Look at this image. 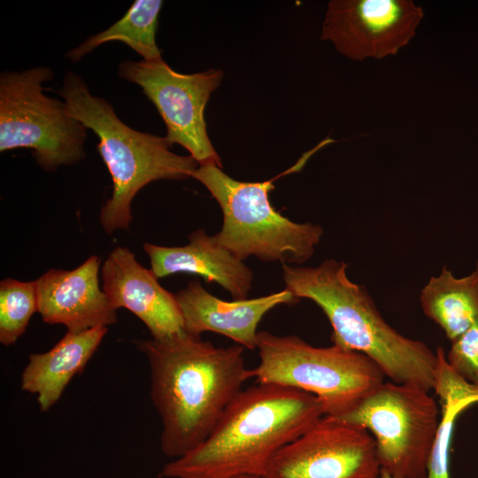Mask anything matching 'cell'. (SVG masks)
Wrapping results in <instances>:
<instances>
[{
  "mask_svg": "<svg viewBox=\"0 0 478 478\" xmlns=\"http://www.w3.org/2000/svg\"><path fill=\"white\" fill-rule=\"evenodd\" d=\"M150 370V397L162 421L160 447L180 458L201 444L251 378L241 345L216 347L186 331L137 340Z\"/></svg>",
  "mask_w": 478,
  "mask_h": 478,
  "instance_id": "obj_1",
  "label": "cell"
},
{
  "mask_svg": "<svg viewBox=\"0 0 478 478\" xmlns=\"http://www.w3.org/2000/svg\"><path fill=\"white\" fill-rule=\"evenodd\" d=\"M324 415L312 394L258 383L230 402L207 438L166 464L161 478H235L263 474L270 459Z\"/></svg>",
  "mask_w": 478,
  "mask_h": 478,
  "instance_id": "obj_2",
  "label": "cell"
},
{
  "mask_svg": "<svg viewBox=\"0 0 478 478\" xmlns=\"http://www.w3.org/2000/svg\"><path fill=\"white\" fill-rule=\"evenodd\" d=\"M347 267L333 258L312 267L282 264V277L297 298L310 299L322 310L333 344L366 355L390 382L433 389L436 351L390 327L366 288L348 278Z\"/></svg>",
  "mask_w": 478,
  "mask_h": 478,
  "instance_id": "obj_3",
  "label": "cell"
},
{
  "mask_svg": "<svg viewBox=\"0 0 478 478\" xmlns=\"http://www.w3.org/2000/svg\"><path fill=\"white\" fill-rule=\"evenodd\" d=\"M58 92L64 98L67 113L99 139L97 150L112 180V196L100 212V223L108 235L128 229L133 199L144 186L158 180L191 177L199 166L192 156L172 152L166 137L140 132L123 123L112 105L92 95L77 73L67 72Z\"/></svg>",
  "mask_w": 478,
  "mask_h": 478,
  "instance_id": "obj_4",
  "label": "cell"
},
{
  "mask_svg": "<svg viewBox=\"0 0 478 478\" xmlns=\"http://www.w3.org/2000/svg\"><path fill=\"white\" fill-rule=\"evenodd\" d=\"M323 146L320 142L289 169L263 182L236 181L215 164L200 165L191 177L205 186L221 208L222 227L215 235L220 243L242 261L250 256L289 265L308 260L323 235L321 226L284 217L272 205L269 192L276 179L299 171Z\"/></svg>",
  "mask_w": 478,
  "mask_h": 478,
  "instance_id": "obj_5",
  "label": "cell"
},
{
  "mask_svg": "<svg viewBox=\"0 0 478 478\" xmlns=\"http://www.w3.org/2000/svg\"><path fill=\"white\" fill-rule=\"evenodd\" d=\"M257 349L259 363L251 369V378L314 395L326 416L347 413L384 382L368 357L335 344L315 347L297 335L258 331Z\"/></svg>",
  "mask_w": 478,
  "mask_h": 478,
  "instance_id": "obj_6",
  "label": "cell"
},
{
  "mask_svg": "<svg viewBox=\"0 0 478 478\" xmlns=\"http://www.w3.org/2000/svg\"><path fill=\"white\" fill-rule=\"evenodd\" d=\"M52 77L46 66L0 75V151L31 149L50 172L84 158L88 129L67 113L65 102L43 95L42 83Z\"/></svg>",
  "mask_w": 478,
  "mask_h": 478,
  "instance_id": "obj_7",
  "label": "cell"
},
{
  "mask_svg": "<svg viewBox=\"0 0 478 478\" xmlns=\"http://www.w3.org/2000/svg\"><path fill=\"white\" fill-rule=\"evenodd\" d=\"M335 419L370 432L381 469L397 478L428 477L441 420L429 391L410 384L382 382L352 410Z\"/></svg>",
  "mask_w": 478,
  "mask_h": 478,
  "instance_id": "obj_8",
  "label": "cell"
},
{
  "mask_svg": "<svg viewBox=\"0 0 478 478\" xmlns=\"http://www.w3.org/2000/svg\"><path fill=\"white\" fill-rule=\"evenodd\" d=\"M118 74L143 89L162 117L166 127V139L171 145L184 147L199 166L215 164L221 168L204 120L205 105L223 78L220 70L180 73L160 58L125 60L119 65Z\"/></svg>",
  "mask_w": 478,
  "mask_h": 478,
  "instance_id": "obj_9",
  "label": "cell"
},
{
  "mask_svg": "<svg viewBox=\"0 0 478 478\" xmlns=\"http://www.w3.org/2000/svg\"><path fill=\"white\" fill-rule=\"evenodd\" d=\"M381 466L372 435L323 415L280 449L266 464L267 478H377Z\"/></svg>",
  "mask_w": 478,
  "mask_h": 478,
  "instance_id": "obj_10",
  "label": "cell"
},
{
  "mask_svg": "<svg viewBox=\"0 0 478 478\" xmlns=\"http://www.w3.org/2000/svg\"><path fill=\"white\" fill-rule=\"evenodd\" d=\"M423 17L412 0H333L320 37L352 60L380 59L407 45Z\"/></svg>",
  "mask_w": 478,
  "mask_h": 478,
  "instance_id": "obj_11",
  "label": "cell"
},
{
  "mask_svg": "<svg viewBox=\"0 0 478 478\" xmlns=\"http://www.w3.org/2000/svg\"><path fill=\"white\" fill-rule=\"evenodd\" d=\"M158 279L123 246L115 247L102 266L103 290L113 307L127 309L144 323L152 338L163 339L185 329L174 294Z\"/></svg>",
  "mask_w": 478,
  "mask_h": 478,
  "instance_id": "obj_12",
  "label": "cell"
},
{
  "mask_svg": "<svg viewBox=\"0 0 478 478\" xmlns=\"http://www.w3.org/2000/svg\"><path fill=\"white\" fill-rule=\"evenodd\" d=\"M100 264L93 255L73 270L51 268L35 280L37 312L44 322L81 332L117 321V309L99 286Z\"/></svg>",
  "mask_w": 478,
  "mask_h": 478,
  "instance_id": "obj_13",
  "label": "cell"
},
{
  "mask_svg": "<svg viewBox=\"0 0 478 478\" xmlns=\"http://www.w3.org/2000/svg\"><path fill=\"white\" fill-rule=\"evenodd\" d=\"M174 296L187 333L200 336L204 332H214L248 350L257 349L258 326L266 312L279 305L299 301L286 289L257 298L225 301L209 293L197 281H189Z\"/></svg>",
  "mask_w": 478,
  "mask_h": 478,
  "instance_id": "obj_14",
  "label": "cell"
},
{
  "mask_svg": "<svg viewBox=\"0 0 478 478\" xmlns=\"http://www.w3.org/2000/svg\"><path fill=\"white\" fill-rule=\"evenodd\" d=\"M184 246L167 247L145 243L150 270L157 278L175 274L202 276L227 290L234 300L247 299L253 281L252 271L225 248L216 235L198 229L189 235Z\"/></svg>",
  "mask_w": 478,
  "mask_h": 478,
  "instance_id": "obj_15",
  "label": "cell"
},
{
  "mask_svg": "<svg viewBox=\"0 0 478 478\" xmlns=\"http://www.w3.org/2000/svg\"><path fill=\"white\" fill-rule=\"evenodd\" d=\"M107 327L67 331L48 351L29 355L21 375V389L36 395L42 412L60 398L72 378L81 373L107 333Z\"/></svg>",
  "mask_w": 478,
  "mask_h": 478,
  "instance_id": "obj_16",
  "label": "cell"
},
{
  "mask_svg": "<svg viewBox=\"0 0 478 478\" xmlns=\"http://www.w3.org/2000/svg\"><path fill=\"white\" fill-rule=\"evenodd\" d=\"M420 301L424 314L452 342L478 319V262L463 278H456L444 266L422 288Z\"/></svg>",
  "mask_w": 478,
  "mask_h": 478,
  "instance_id": "obj_17",
  "label": "cell"
},
{
  "mask_svg": "<svg viewBox=\"0 0 478 478\" xmlns=\"http://www.w3.org/2000/svg\"><path fill=\"white\" fill-rule=\"evenodd\" d=\"M162 5L161 0H135L120 19L71 50L66 58L77 62L98 46L119 41L141 55L143 60L162 58V51L156 43L158 19Z\"/></svg>",
  "mask_w": 478,
  "mask_h": 478,
  "instance_id": "obj_18",
  "label": "cell"
},
{
  "mask_svg": "<svg viewBox=\"0 0 478 478\" xmlns=\"http://www.w3.org/2000/svg\"><path fill=\"white\" fill-rule=\"evenodd\" d=\"M37 312L35 281H21L12 278L0 282V342L12 345L26 331Z\"/></svg>",
  "mask_w": 478,
  "mask_h": 478,
  "instance_id": "obj_19",
  "label": "cell"
},
{
  "mask_svg": "<svg viewBox=\"0 0 478 478\" xmlns=\"http://www.w3.org/2000/svg\"><path fill=\"white\" fill-rule=\"evenodd\" d=\"M474 404V401L468 400L442 406V417L428 459L427 478H450V447L455 420Z\"/></svg>",
  "mask_w": 478,
  "mask_h": 478,
  "instance_id": "obj_20",
  "label": "cell"
},
{
  "mask_svg": "<svg viewBox=\"0 0 478 478\" xmlns=\"http://www.w3.org/2000/svg\"><path fill=\"white\" fill-rule=\"evenodd\" d=\"M436 367L434 390L439 397L441 405H455L463 401L478 403V384L470 382L460 376L449 365L443 349L436 350Z\"/></svg>",
  "mask_w": 478,
  "mask_h": 478,
  "instance_id": "obj_21",
  "label": "cell"
},
{
  "mask_svg": "<svg viewBox=\"0 0 478 478\" xmlns=\"http://www.w3.org/2000/svg\"><path fill=\"white\" fill-rule=\"evenodd\" d=\"M446 360L460 376L478 384V319L451 342Z\"/></svg>",
  "mask_w": 478,
  "mask_h": 478,
  "instance_id": "obj_22",
  "label": "cell"
},
{
  "mask_svg": "<svg viewBox=\"0 0 478 478\" xmlns=\"http://www.w3.org/2000/svg\"><path fill=\"white\" fill-rule=\"evenodd\" d=\"M235 478H267V477L262 474H243V475L236 476Z\"/></svg>",
  "mask_w": 478,
  "mask_h": 478,
  "instance_id": "obj_23",
  "label": "cell"
},
{
  "mask_svg": "<svg viewBox=\"0 0 478 478\" xmlns=\"http://www.w3.org/2000/svg\"><path fill=\"white\" fill-rule=\"evenodd\" d=\"M380 478H397V477H395V476L391 475L390 474H389L387 471H385L383 469H381V471H380Z\"/></svg>",
  "mask_w": 478,
  "mask_h": 478,
  "instance_id": "obj_24",
  "label": "cell"
}]
</instances>
